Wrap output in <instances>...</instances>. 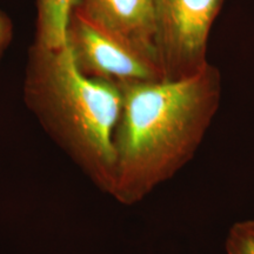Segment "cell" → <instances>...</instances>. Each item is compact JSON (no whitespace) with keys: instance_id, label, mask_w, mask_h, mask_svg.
Wrapping results in <instances>:
<instances>
[{"instance_id":"1","label":"cell","mask_w":254,"mask_h":254,"mask_svg":"<svg viewBox=\"0 0 254 254\" xmlns=\"http://www.w3.org/2000/svg\"><path fill=\"white\" fill-rule=\"evenodd\" d=\"M120 87L123 107L114 134L117 163L110 195L133 206L194 157L220 105L221 78L208 64L190 77Z\"/></svg>"},{"instance_id":"2","label":"cell","mask_w":254,"mask_h":254,"mask_svg":"<svg viewBox=\"0 0 254 254\" xmlns=\"http://www.w3.org/2000/svg\"><path fill=\"white\" fill-rule=\"evenodd\" d=\"M24 97L41 126L104 193L116 174L114 134L123 107L118 85L82 74L67 44L58 50L33 45Z\"/></svg>"},{"instance_id":"3","label":"cell","mask_w":254,"mask_h":254,"mask_svg":"<svg viewBox=\"0 0 254 254\" xmlns=\"http://www.w3.org/2000/svg\"><path fill=\"white\" fill-rule=\"evenodd\" d=\"M66 44L79 71L90 78L118 86L163 80L153 55L100 26L77 4L69 17Z\"/></svg>"},{"instance_id":"4","label":"cell","mask_w":254,"mask_h":254,"mask_svg":"<svg viewBox=\"0 0 254 254\" xmlns=\"http://www.w3.org/2000/svg\"><path fill=\"white\" fill-rule=\"evenodd\" d=\"M154 46L163 80L190 77L208 65L209 32L222 0H153Z\"/></svg>"},{"instance_id":"5","label":"cell","mask_w":254,"mask_h":254,"mask_svg":"<svg viewBox=\"0 0 254 254\" xmlns=\"http://www.w3.org/2000/svg\"><path fill=\"white\" fill-rule=\"evenodd\" d=\"M77 5L100 26L157 58L153 0H78Z\"/></svg>"},{"instance_id":"6","label":"cell","mask_w":254,"mask_h":254,"mask_svg":"<svg viewBox=\"0 0 254 254\" xmlns=\"http://www.w3.org/2000/svg\"><path fill=\"white\" fill-rule=\"evenodd\" d=\"M78 0H37L34 45L58 50L66 45L69 17Z\"/></svg>"},{"instance_id":"7","label":"cell","mask_w":254,"mask_h":254,"mask_svg":"<svg viewBox=\"0 0 254 254\" xmlns=\"http://www.w3.org/2000/svg\"><path fill=\"white\" fill-rule=\"evenodd\" d=\"M227 254H254V220H243L234 224L228 231Z\"/></svg>"},{"instance_id":"8","label":"cell","mask_w":254,"mask_h":254,"mask_svg":"<svg viewBox=\"0 0 254 254\" xmlns=\"http://www.w3.org/2000/svg\"><path fill=\"white\" fill-rule=\"evenodd\" d=\"M13 37V26L4 12L0 11V58L7 49Z\"/></svg>"}]
</instances>
